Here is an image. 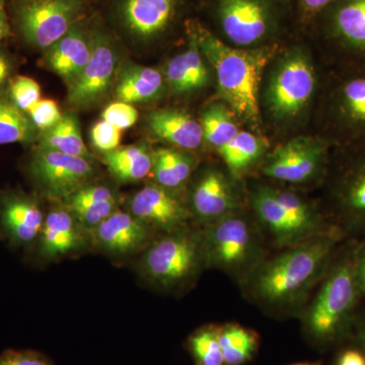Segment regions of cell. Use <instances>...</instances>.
<instances>
[{"instance_id":"3957f363","label":"cell","mask_w":365,"mask_h":365,"mask_svg":"<svg viewBox=\"0 0 365 365\" xmlns=\"http://www.w3.org/2000/svg\"><path fill=\"white\" fill-rule=\"evenodd\" d=\"M355 250H348L334 264L307 314V327L314 339L331 342L351 325L361 297L355 270Z\"/></svg>"},{"instance_id":"f546056e","label":"cell","mask_w":365,"mask_h":365,"mask_svg":"<svg viewBox=\"0 0 365 365\" xmlns=\"http://www.w3.org/2000/svg\"><path fill=\"white\" fill-rule=\"evenodd\" d=\"M220 343L223 359L227 365H242L253 359L258 349V336L239 325L220 328Z\"/></svg>"},{"instance_id":"8d00e7d4","label":"cell","mask_w":365,"mask_h":365,"mask_svg":"<svg viewBox=\"0 0 365 365\" xmlns=\"http://www.w3.org/2000/svg\"><path fill=\"white\" fill-rule=\"evenodd\" d=\"M103 120L120 130L130 128L138 119V111L131 104L118 101L112 103L103 112Z\"/></svg>"},{"instance_id":"d4e9b609","label":"cell","mask_w":365,"mask_h":365,"mask_svg":"<svg viewBox=\"0 0 365 365\" xmlns=\"http://www.w3.org/2000/svg\"><path fill=\"white\" fill-rule=\"evenodd\" d=\"M153 155L148 144H134L104 153L103 163L118 182H135L153 172Z\"/></svg>"},{"instance_id":"4dcf8cb0","label":"cell","mask_w":365,"mask_h":365,"mask_svg":"<svg viewBox=\"0 0 365 365\" xmlns=\"http://www.w3.org/2000/svg\"><path fill=\"white\" fill-rule=\"evenodd\" d=\"M265 143L259 137L250 132L240 131L218 151L228 169L235 175L248 169L252 163L256 162L265 150Z\"/></svg>"},{"instance_id":"ffe728a7","label":"cell","mask_w":365,"mask_h":365,"mask_svg":"<svg viewBox=\"0 0 365 365\" xmlns=\"http://www.w3.org/2000/svg\"><path fill=\"white\" fill-rule=\"evenodd\" d=\"M341 79L336 90L338 123L355 140L365 141V69Z\"/></svg>"},{"instance_id":"7bdbcfd3","label":"cell","mask_w":365,"mask_h":365,"mask_svg":"<svg viewBox=\"0 0 365 365\" xmlns=\"http://www.w3.org/2000/svg\"><path fill=\"white\" fill-rule=\"evenodd\" d=\"M11 34L9 20L6 11V0H0V42L9 37Z\"/></svg>"},{"instance_id":"603a6c76","label":"cell","mask_w":365,"mask_h":365,"mask_svg":"<svg viewBox=\"0 0 365 365\" xmlns=\"http://www.w3.org/2000/svg\"><path fill=\"white\" fill-rule=\"evenodd\" d=\"M150 129L155 136L182 150H194L204 140L202 126L180 110H157L148 117Z\"/></svg>"},{"instance_id":"5b68a950","label":"cell","mask_w":365,"mask_h":365,"mask_svg":"<svg viewBox=\"0 0 365 365\" xmlns=\"http://www.w3.org/2000/svg\"><path fill=\"white\" fill-rule=\"evenodd\" d=\"M83 0H24L16 9L26 42L47 50L85 19Z\"/></svg>"},{"instance_id":"2e32d148","label":"cell","mask_w":365,"mask_h":365,"mask_svg":"<svg viewBox=\"0 0 365 365\" xmlns=\"http://www.w3.org/2000/svg\"><path fill=\"white\" fill-rule=\"evenodd\" d=\"M45 215L39 202L24 194L0 197V235L14 247H28L38 241Z\"/></svg>"},{"instance_id":"7a4b0ae2","label":"cell","mask_w":365,"mask_h":365,"mask_svg":"<svg viewBox=\"0 0 365 365\" xmlns=\"http://www.w3.org/2000/svg\"><path fill=\"white\" fill-rule=\"evenodd\" d=\"M341 235L334 228L269 262L257 276V294L269 304L294 302L329 267Z\"/></svg>"},{"instance_id":"8fae6325","label":"cell","mask_w":365,"mask_h":365,"mask_svg":"<svg viewBox=\"0 0 365 365\" xmlns=\"http://www.w3.org/2000/svg\"><path fill=\"white\" fill-rule=\"evenodd\" d=\"M203 250L213 265L237 270L244 267L255 253L253 232L246 220L227 216L210 228Z\"/></svg>"},{"instance_id":"ac0fdd59","label":"cell","mask_w":365,"mask_h":365,"mask_svg":"<svg viewBox=\"0 0 365 365\" xmlns=\"http://www.w3.org/2000/svg\"><path fill=\"white\" fill-rule=\"evenodd\" d=\"M91 30L85 19L78 21L64 37L48 48V66L71 86L83 71L91 58Z\"/></svg>"},{"instance_id":"9a60e30c","label":"cell","mask_w":365,"mask_h":365,"mask_svg":"<svg viewBox=\"0 0 365 365\" xmlns=\"http://www.w3.org/2000/svg\"><path fill=\"white\" fill-rule=\"evenodd\" d=\"M129 212L151 230L173 232L181 230L191 212L170 189L158 184L148 185L129 201Z\"/></svg>"},{"instance_id":"d6a6232c","label":"cell","mask_w":365,"mask_h":365,"mask_svg":"<svg viewBox=\"0 0 365 365\" xmlns=\"http://www.w3.org/2000/svg\"><path fill=\"white\" fill-rule=\"evenodd\" d=\"M200 124L204 139L218 150L240 132L232 114L222 105L211 106L204 111Z\"/></svg>"},{"instance_id":"ab89813d","label":"cell","mask_w":365,"mask_h":365,"mask_svg":"<svg viewBox=\"0 0 365 365\" xmlns=\"http://www.w3.org/2000/svg\"><path fill=\"white\" fill-rule=\"evenodd\" d=\"M337 0H297L300 20L309 21L317 18Z\"/></svg>"},{"instance_id":"44dd1931","label":"cell","mask_w":365,"mask_h":365,"mask_svg":"<svg viewBox=\"0 0 365 365\" xmlns=\"http://www.w3.org/2000/svg\"><path fill=\"white\" fill-rule=\"evenodd\" d=\"M62 202L91 234L119 209L118 194L105 185H86Z\"/></svg>"},{"instance_id":"60d3db41","label":"cell","mask_w":365,"mask_h":365,"mask_svg":"<svg viewBox=\"0 0 365 365\" xmlns=\"http://www.w3.org/2000/svg\"><path fill=\"white\" fill-rule=\"evenodd\" d=\"M355 270L360 294L365 297V242L355 250Z\"/></svg>"},{"instance_id":"4fadbf2b","label":"cell","mask_w":365,"mask_h":365,"mask_svg":"<svg viewBox=\"0 0 365 365\" xmlns=\"http://www.w3.org/2000/svg\"><path fill=\"white\" fill-rule=\"evenodd\" d=\"M317 19L340 51L365 66V0H337Z\"/></svg>"},{"instance_id":"277c9868","label":"cell","mask_w":365,"mask_h":365,"mask_svg":"<svg viewBox=\"0 0 365 365\" xmlns=\"http://www.w3.org/2000/svg\"><path fill=\"white\" fill-rule=\"evenodd\" d=\"M203 253V242L195 235L176 230L148 247L141 258V271L160 287H174L194 275Z\"/></svg>"},{"instance_id":"f35d334b","label":"cell","mask_w":365,"mask_h":365,"mask_svg":"<svg viewBox=\"0 0 365 365\" xmlns=\"http://www.w3.org/2000/svg\"><path fill=\"white\" fill-rule=\"evenodd\" d=\"M0 365H54L42 353L33 350H6L0 354Z\"/></svg>"},{"instance_id":"ba28073f","label":"cell","mask_w":365,"mask_h":365,"mask_svg":"<svg viewBox=\"0 0 365 365\" xmlns=\"http://www.w3.org/2000/svg\"><path fill=\"white\" fill-rule=\"evenodd\" d=\"M30 172L48 198L62 202L90 184L95 167L88 158L38 148L31 160Z\"/></svg>"},{"instance_id":"d6986e66","label":"cell","mask_w":365,"mask_h":365,"mask_svg":"<svg viewBox=\"0 0 365 365\" xmlns=\"http://www.w3.org/2000/svg\"><path fill=\"white\" fill-rule=\"evenodd\" d=\"M335 197L345 227L365 232V151L346 165L336 185Z\"/></svg>"},{"instance_id":"5bb4252c","label":"cell","mask_w":365,"mask_h":365,"mask_svg":"<svg viewBox=\"0 0 365 365\" xmlns=\"http://www.w3.org/2000/svg\"><path fill=\"white\" fill-rule=\"evenodd\" d=\"M37 242L40 258L54 261L83 251L93 240L91 232L62 205L52 208L45 216Z\"/></svg>"},{"instance_id":"8992f818","label":"cell","mask_w":365,"mask_h":365,"mask_svg":"<svg viewBox=\"0 0 365 365\" xmlns=\"http://www.w3.org/2000/svg\"><path fill=\"white\" fill-rule=\"evenodd\" d=\"M212 6L223 35L239 47L258 44L277 29L273 0H213Z\"/></svg>"},{"instance_id":"7c38bea8","label":"cell","mask_w":365,"mask_h":365,"mask_svg":"<svg viewBox=\"0 0 365 365\" xmlns=\"http://www.w3.org/2000/svg\"><path fill=\"white\" fill-rule=\"evenodd\" d=\"M327 150L326 141L306 137L294 139L273 153L264 168V174L283 182H306L321 172Z\"/></svg>"},{"instance_id":"bcb514c9","label":"cell","mask_w":365,"mask_h":365,"mask_svg":"<svg viewBox=\"0 0 365 365\" xmlns=\"http://www.w3.org/2000/svg\"><path fill=\"white\" fill-rule=\"evenodd\" d=\"M292 365H321L319 362H302V364H297Z\"/></svg>"},{"instance_id":"f1b7e54d","label":"cell","mask_w":365,"mask_h":365,"mask_svg":"<svg viewBox=\"0 0 365 365\" xmlns=\"http://www.w3.org/2000/svg\"><path fill=\"white\" fill-rule=\"evenodd\" d=\"M193 160L181 151L160 148L153 155V175L155 184L173 190L180 188L191 176Z\"/></svg>"},{"instance_id":"ee69618b","label":"cell","mask_w":365,"mask_h":365,"mask_svg":"<svg viewBox=\"0 0 365 365\" xmlns=\"http://www.w3.org/2000/svg\"><path fill=\"white\" fill-rule=\"evenodd\" d=\"M9 72H11V64H9L6 55L0 52V88L6 83L7 76H9Z\"/></svg>"},{"instance_id":"6da1fadb","label":"cell","mask_w":365,"mask_h":365,"mask_svg":"<svg viewBox=\"0 0 365 365\" xmlns=\"http://www.w3.org/2000/svg\"><path fill=\"white\" fill-rule=\"evenodd\" d=\"M191 24L201 53L215 68L223 98L237 116L250 124H258L259 86L268 51L230 47L198 21H191Z\"/></svg>"},{"instance_id":"f6af8a7d","label":"cell","mask_w":365,"mask_h":365,"mask_svg":"<svg viewBox=\"0 0 365 365\" xmlns=\"http://www.w3.org/2000/svg\"><path fill=\"white\" fill-rule=\"evenodd\" d=\"M357 339H359V344L365 352V319H364V322L360 324Z\"/></svg>"},{"instance_id":"d590c367","label":"cell","mask_w":365,"mask_h":365,"mask_svg":"<svg viewBox=\"0 0 365 365\" xmlns=\"http://www.w3.org/2000/svg\"><path fill=\"white\" fill-rule=\"evenodd\" d=\"M36 128L43 132L55 126L63 118L58 105L52 100H40L26 112Z\"/></svg>"},{"instance_id":"52a82bcc","label":"cell","mask_w":365,"mask_h":365,"mask_svg":"<svg viewBox=\"0 0 365 365\" xmlns=\"http://www.w3.org/2000/svg\"><path fill=\"white\" fill-rule=\"evenodd\" d=\"M316 73L312 62L300 50L288 53L274 72L269 86L268 102L278 118L299 114L313 98Z\"/></svg>"},{"instance_id":"7402d4cb","label":"cell","mask_w":365,"mask_h":365,"mask_svg":"<svg viewBox=\"0 0 365 365\" xmlns=\"http://www.w3.org/2000/svg\"><path fill=\"white\" fill-rule=\"evenodd\" d=\"M235 205V196L220 173L209 170L197 182L192 193L194 212L204 222H218L230 216Z\"/></svg>"},{"instance_id":"74e56055","label":"cell","mask_w":365,"mask_h":365,"mask_svg":"<svg viewBox=\"0 0 365 365\" xmlns=\"http://www.w3.org/2000/svg\"><path fill=\"white\" fill-rule=\"evenodd\" d=\"M121 131L117 127L102 120L91 129V143L97 150L103 153H109L119 148Z\"/></svg>"},{"instance_id":"1f68e13d","label":"cell","mask_w":365,"mask_h":365,"mask_svg":"<svg viewBox=\"0 0 365 365\" xmlns=\"http://www.w3.org/2000/svg\"><path fill=\"white\" fill-rule=\"evenodd\" d=\"M38 129L26 113L11 101L0 98V145L16 143H30Z\"/></svg>"},{"instance_id":"cb8c5ba5","label":"cell","mask_w":365,"mask_h":365,"mask_svg":"<svg viewBox=\"0 0 365 365\" xmlns=\"http://www.w3.org/2000/svg\"><path fill=\"white\" fill-rule=\"evenodd\" d=\"M187 31L188 50L170 60L165 69L167 81L177 93L199 90L207 85L209 81L208 69L201 56L202 53L197 42L191 21L187 23Z\"/></svg>"},{"instance_id":"4316f807","label":"cell","mask_w":365,"mask_h":365,"mask_svg":"<svg viewBox=\"0 0 365 365\" xmlns=\"http://www.w3.org/2000/svg\"><path fill=\"white\" fill-rule=\"evenodd\" d=\"M254 207L261 222L268 228L280 245L304 241L299 230L295 227L292 218L276 200L272 190L261 189L255 194Z\"/></svg>"},{"instance_id":"e575fe53","label":"cell","mask_w":365,"mask_h":365,"mask_svg":"<svg viewBox=\"0 0 365 365\" xmlns=\"http://www.w3.org/2000/svg\"><path fill=\"white\" fill-rule=\"evenodd\" d=\"M9 95L14 105L26 113L41 100V88L33 78L18 76L11 83Z\"/></svg>"},{"instance_id":"484cf974","label":"cell","mask_w":365,"mask_h":365,"mask_svg":"<svg viewBox=\"0 0 365 365\" xmlns=\"http://www.w3.org/2000/svg\"><path fill=\"white\" fill-rule=\"evenodd\" d=\"M163 78L160 72L150 67L130 66L123 69L118 79L116 97L122 102H148L162 93Z\"/></svg>"},{"instance_id":"30bf717a","label":"cell","mask_w":365,"mask_h":365,"mask_svg":"<svg viewBox=\"0 0 365 365\" xmlns=\"http://www.w3.org/2000/svg\"><path fill=\"white\" fill-rule=\"evenodd\" d=\"M184 0H116L120 26L137 40L162 37L179 19Z\"/></svg>"},{"instance_id":"e0dca14e","label":"cell","mask_w":365,"mask_h":365,"mask_svg":"<svg viewBox=\"0 0 365 365\" xmlns=\"http://www.w3.org/2000/svg\"><path fill=\"white\" fill-rule=\"evenodd\" d=\"M153 230L129 211L112 213L91 232V240L98 249L113 256H129L143 249Z\"/></svg>"},{"instance_id":"83f0119b","label":"cell","mask_w":365,"mask_h":365,"mask_svg":"<svg viewBox=\"0 0 365 365\" xmlns=\"http://www.w3.org/2000/svg\"><path fill=\"white\" fill-rule=\"evenodd\" d=\"M39 148L58 151L72 157L91 158L81 136L78 120L72 115L63 116L55 126L43 132Z\"/></svg>"},{"instance_id":"836d02e7","label":"cell","mask_w":365,"mask_h":365,"mask_svg":"<svg viewBox=\"0 0 365 365\" xmlns=\"http://www.w3.org/2000/svg\"><path fill=\"white\" fill-rule=\"evenodd\" d=\"M190 351L198 365H223L225 359L220 343V328L200 329L189 340Z\"/></svg>"},{"instance_id":"9c48e42d","label":"cell","mask_w":365,"mask_h":365,"mask_svg":"<svg viewBox=\"0 0 365 365\" xmlns=\"http://www.w3.org/2000/svg\"><path fill=\"white\" fill-rule=\"evenodd\" d=\"M91 53L83 71L68 86V102L73 107H88L109 91L118 68V51L114 41L104 29L91 30Z\"/></svg>"},{"instance_id":"b9f144b4","label":"cell","mask_w":365,"mask_h":365,"mask_svg":"<svg viewBox=\"0 0 365 365\" xmlns=\"http://www.w3.org/2000/svg\"><path fill=\"white\" fill-rule=\"evenodd\" d=\"M337 365H365V352L348 349L341 353Z\"/></svg>"}]
</instances>
